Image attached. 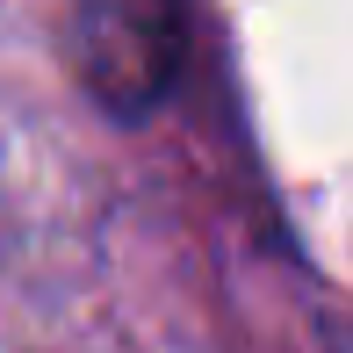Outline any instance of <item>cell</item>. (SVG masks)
<instances>
[{
  "label": "cell",
  "instance_id": "cell-1",
  "mask_svg": "<svg viewBox=\"0 0 353 353\" xmlns=\"http://www.w3.org/2000/svg\"><path fill=\"white\" fill-rule=\"evenodd\" d=\"M65 58L79 94L137 130L188 79V0H65Z\"/></svg>",
  "mask_w": 353,
  "mask_h": 353
}]
</instances>
